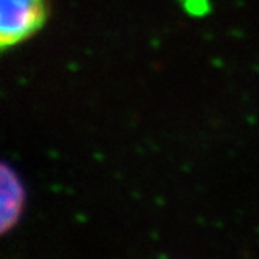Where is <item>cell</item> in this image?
I'll use <instances>...</instances> for the list:
<instances>
[{
    "instance_id": "cell-1",
    "label": "cell",
    "mask_w": 259,
    "mask_h": 259,
    "mask_svg": "<svg viewBox=\"0 0 259 259\" xmlns=\"http://www.w3.org/2000/svg\"><path fill=\"white\" fill-rule=\"evenodd\" d=\"M0 7L2 47L22 42L44 24L47 17L46 0H0Z\"/></svg>"
},
{
    "instance_id": "cell-2",
    "label": "cell",
    "mask_w": 259,
    "mask_h": 259,
    "mask_svg": "<svg viewBox=\"0 0 259 259\" xmlns=\"http://www.w3.org/2000/svg\"><path fill=\"white\" fill-rule=\"evenodd\" d=\"M24 188L16 174L8 169L7 165L2 167V231H8L19 219L24 209Z\"/></svg>"
}]
</instances>
